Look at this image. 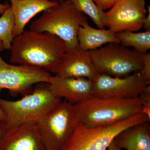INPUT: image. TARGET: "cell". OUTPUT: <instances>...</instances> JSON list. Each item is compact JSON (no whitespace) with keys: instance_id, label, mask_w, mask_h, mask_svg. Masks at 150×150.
Instances as JSON below:
<instances>
[{"instance_id":"6da1fadb","label":"cell","mask_w":150,"mask_h":150,"mask_svg":"<svg viewBox=\"0 0 150 150\" xmlns=\"http://www.w3.org/2000/svg\"><path fill=\"white\" fill-rule=\"evenodd\" d=\"M10 62L56 74L68 51L64 41L48 32L24 31L13 38Z\"/></svg>"},{"instance_id":"7a4b0ae2","label":"cell","mask_w":150,"mask_h":150,"mask_svg":"<svg viewBox=\"0 0 150 150\" xmlns=\"http://www.w3.org/2000/svg\"><path fill=\"white\" fill-rule=\"evenodd\" d=\"M74 106L76 123L87 128L110 126L143 112L139 96L132 98L92 97Z\"/></svg>"},{"instance_id":"3957f363","label":"cell","mask_w":150,"mask_h":150,"mask_svg":"<svg viewBox=\"0 0 150 150\" xmlns=\"http://www.w3.org/2000/svg\"><path fill=\"white\" fill-rule=\"evenodd\" d=\"M87 19L68 0H64L43 11L40 17L32 22L30 29L56 35L64 42L68 51H71L79 47L78 30Z\"/></svg>"},{"instance_id":"277c9868","label":"cell","mask_w":150,"mask_h":150,"mask_svg":"<svg viewBox=\"0 0 150 150\" xmlns=\"http://www.w3.org/2000/svg\"><path fill=\"white\" fill-rule=\"evenodd\" d=\"M62 101V98L52 93L48 83H40L34 91L21 99L11 101L0 98V107L9 129L24 123H36Z\"/></svg>"},{"instance_id":"5b68a950","label":"cell","mask_w":150,"mask_h":150,"mask_svg":"<svg viewBox=\"0 0 150 150\" xmlns=\"http://www.w3.org/2000/svg\"><path fill=\"white\" fill-rule=\"evenodd\" d=\"M148 121L150 118L142 112L110 126L87 128L76 123L72 134L61 150H107L121 132Z\"/></svg>"},{"instance_id":"8992f818","label":"cell","mask_w":150,"mask_h":150,"mask_svg":"<svg viewBox=\"0 0 150 150\" xmlns=\"http://www.w3.org/2000/svg\"><path fill=\"white\" fill-rule=\"evenodd\" d=\"M88 52L99 74L125 77L141 71L143 67L142 54L118 43H108Z\"/></svg>"},{"instance_id":"52a82bcc","label":"cell","mask_w":150,"mask_h":150,"mask_svg":"<svg viewBox=\"0 0 150 150\" xmlns=\"http://www.w3.org/2000/svg\"><path fill=\"white\" fill-rule=\"evenodd\" d=\"M76 124L74 105L66 100L35 123L46 150L62 149L72 134Z\"/></svg>"},{"instance_id":"ba28073f","label":"cell","mask_w":150,"mask_h":150,"mask_svg":"<svg viewBox=\"0 0 150 150\" xmlns=\"http://www.w3.org/2000/svg\"><path fill=\"white\" fill-rule=\"evenodd\" d=\"M4 50L0 40V94L3 89L8 90L14 94L27 93L35 84L49 83L52 75L43 69L5 62L1 56V52Z\"/></svg>"},{"instance_id":"9c48e42d","label":"cell","mask_w":150,"mask_h":150,"mask_svg":"<svg viewBox=\"0 0 150 150\" xmlns=\"http://www.w3.org/2000/svg\"><path fill=\"white\" fill-rule=\"evenodd\" d=\"M145 6L146 0H118L105 13V27L115 33L140 30L146 16Z\"/></svg>"},{"instance_id":"30bf717a","label":"cell","mask_w":150,"mask_h":150,"mask_svg":"<svg viewBox=\"0 0 150 150\" xmlns=\"http://www.w3.org/2000/svg\"><path fill=\"white\" fill-rule=\"evenodd\" d=\"M93 82V97L101 98H135L148 85L139 71L123 78L99 74Z\"/></svg>"},{"instance_id":"8fae6325","label":"cell","mask_w":150,"mask_h":150,"mask_svg":"<svg viewBox=\"0 0 150 150\" xmlns=\"http://www.w3.org/2000/svg\"><path fill=\"white\" fill-rule=\"evenodd\" d=\"M48 86L55 96L65 98L73 105L93 97V81L86 78L65 77L56 75L51 77Z\"/></svg>"},{"instance_id":"7c38bea8","label":"cell","mask_w":150,"mask_h":150,"mask_svg":"<svg viewBox=\"0 0 150 150\" xmlns=\"http://www.w3.org/2000/svg\"><path fill=\"white\" fill-rule=\"evenodd\" d=\"M0 150H46L35 123L8 129L0 142Z\"/></svg>"},{"instance_id":"4fadbf2b","label":"cell","mask_w":150,"mask_h":150,"mask_svg":"<svg viewBox=\"0 0 150 150\" xmlns=\"http://www.w3.org/2000/svg\"><path fill=\"white\" fill-rule=\"evenodd\" d=\"M56 75L65 77L86 78L93 82L99 74L88 51L78 47L65 53Z\"/></svg>"},{"instance_id":"5bb4252c","label":"cell","mask_w":150,"mask_h":150,"mask_svg":"<svg viewBox=\"0 0 150 150\" xmlns=\"http://www.w3.org/2000/svg\"><path fill=\"white\" fill-rule=\"evenodd\" d=\"M15 18L13 37L24 31L26 25L37 14L56 5L51 0H9Z\"/></svg>"},{"instance_id":"9a60e30c","label":"cell","mask_w":150,"mask_h":150,"mask_svg":"<svg viewBox=\"0 0 150 150\" xmlns=\"http://www.w3.org/2000/svg\"><path fill=\"white\" fill-rule=\"evenodd\" d=\"M150 121L125 129L115 137L114 142L121 149L150 150Z\"/></svg>"},{"instance_id":"2e32d148","label":"cell","mask_w":150,"mask_h":150,"mask_svg":"<svg viewBox=\"0 0 150 150\" xmlns=\"http://www.w3.org/2000/svg\"><path fill=\"white\" fill-rule=\"evenodd\" d=\"M77 39L79 47L86 51L97 49L108 43H120L115 33L112 30L94 28L87 21H84L79 28Z\"/></svg>"},{"instance_id":"e0dca14e","label":"cell","mask_w":150,"mask_h":150,"mask_svg":"<svg viewBox=\"0 0 150 150\" xmlns=\"http://www.w3.org/2000/svg\"><path fill=\"white\" fill-rule=\"evenodd\" d=\"M122 46L132 47L141 54L147 53L150 48V30L140 33L125 31L115 33Z\"/></svg>"},{"instance_id":"ac0fdd59","label":"cell","mask_w":150,"mask_h":150,"mask_svg":"<svg viewBox=\"0 0 150 150\" xmlns=\"http://www.w3.org/2000/svg\"><path fill=\"white\" fill-rule=\"evenodd\" d=\"M78 10L91 19L98 28L105 29V13L97 6L93 0H68Z\"/></svg>"},{"instance_id":"d6986e66","label":"cell","mask_w":150,"mask_h":150,"mask_svg":"<svg viewBox=\"0 0 150 150\" xmlns=\"http://www.w3.org/2000/svg\"><path fill=\"white\" fill-rule=\"evenodd\" d=\"M15 18L13 11L10 6L0 17V40L5 49L10 50L13 39Z\"/></svg>"},{"instance_id":"ffe728a7","label":"cell","mask_w":150,"mask_h":150,"mask_svg":"<svg viewBox=\"0 0 150 150\" xmlns=\"http://www.w3.org/2000/svg\"><path fill=\"white\" fill-rule=\"evenodd\" d=\"M141 100L143 112L150 118V86L148 85L139 96Z\"/></svg>"},{"instance_id":"44dd1931","label":"cell","mask_w":150,"mask_h":150,"mask_svg":"<svg viewBox=\"0 0 150 150\" xmlns=\"http://www.w3.org/2000/svg\"><path fill=\"white\" fill-rule=\"evenodd\" d=\"M143 65L140 72L142 74L148 85L150 83V53L142 54Z\"/></svg>"},{"instance_id":"7402d4cb","label":"cell","mask_w":150,"mask_h":150,"mask_svg":"<svg viewBox=\"0 0 150 150\" xmlns=\"http://www.w3.org/2000/svg\"><path fill=\"white\" fill-rule=\"evenodd\" d=\"M97 6L101 10L110 8L118 0H93Z\"/></svg>"},{"instance_id":"603a6c76","label":"cell","mask_w":150,"mask_h":150,"mask_svg":"<svg viewBox=\"0 0 150 150\" xmlns=\"http://www.w3.org/2000/svg\"><path fill=\"white\" fill-rule=\"evenodd\" d=\"M149 13L147 16H146L144 20L143 26L144 27L146 30H150V6L148 7Z\"/></svg>"},{"instance_id":"cb8c5ba5","label":"cell","mask_w":150,"mask_h":150,"mask_svg":"<svg viewBox=\"0 0 150 150\" xmlns=\"http://www.w3.org/2000/svg\"><path fill=\"white\" fill-rule=\"evenodd\" d=\"M8 130L6 122L0 121V142L5 134Z\"/></svg>"},{"instance_id":"d4e9b609","label":"cell","mask_w":150,"mask_h":150,"mask_svg":"<svg viewBox=\"0 0 150 150\" xmlns=\"http://www.w3.org/2000/svg\"><path fill=\"white\" fill-rule=\"evenodd\" d=\"M108 150H121L120 148L117 146L116 144V143L114 142V140L112 141V142H111V144L109 145L108 148Z\"/></svg>"},{"instance_id":"484cf974","label":"cell","mask_w":150,"mask_h":150,"mask_svg":"<svg viewBox=\"0 0 150 150\" xmlns=\"http://www.w3.org/2000/svg\"><path fill=\"white\" fill-rule=\"evenodd\" d=\"M10 6V5L8 4H0V14H3L6 10Z\"/></svg>"},{"instance_id":"4316f807","label":"cell","mask_w":150,"mask_h":150,"mask_svg":"<svg viewBox=\"0 0 150 150\" xmlns=\"http://www.w3.org/2000/svg\"><path fill=\"white\" fill-rule=\"evenodd\" d=\"M6 119V116L4 112L3 111L1 107H0V121L5 122Z\"/></svg>"},{"instance_id":"83f0119b","label":"cell","mask_w":150,"mask_h":150,"mask_svg":"<svg viewBox=\"0 0 150 150\" xmlns=\"http://www.w3.org/2000/svg\"><path fill=\"white\" fill-rule=\"evenodd\" d=\"M51 1H53L56 2H62L64 0H51Z\"/></svg>"}]
</instances>
